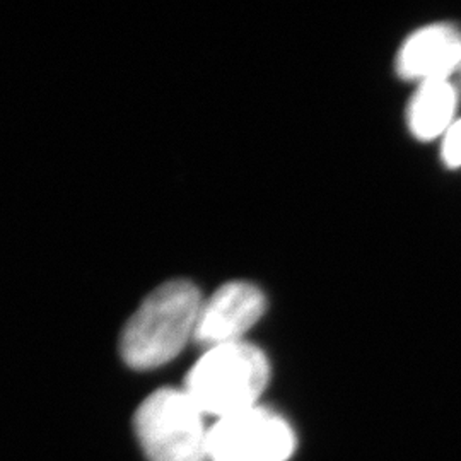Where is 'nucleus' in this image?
<instances>
[{"label": "nucleus", "mask_w": 461, "mask_h": 461, "mask_svg": "<svg viewBox=\"0 0 461 461\" xmlns=\"http://www.w3.org/2000/svg\"><path fill=\"white\" fill-rule=\"evenodd\" d=\"M272 367L264 350L248 342L207 348L192 367L185 392L203 415L222 419L258 405Z\"/></svg>", "instance_id": "nucleus-2"}, {"label": "nucleus", "mask_w": 461, "mask_h": 461, "mask_svg": "<svg viewBox=\"0 0 461 461\" xmlns=\"http://www.w3.org/2000/svg\"><path fill=\"white\" fill-rule=\"evenodd\" d=\"M296 446L293 426L262 405L217 419L209 429V461H289Z\"/></svg>", "instance_id": "nucleus-4"}, {"label": "nucleus", "mask_w": 461, "mask_h": 461, "mask_svg": "<svg viewBox=\"0 0 461 461\" xmlns=\"http://www.w3.org/2000/svg\"><path fill=\"white\" fill-rule=\"evenodd\" d=\"M267 312L264 291L247 280H232L221 285L202 303L195 342L205 348L243 342Z\"/></svg>", "instance_id": "nucleus-5"}, {"label": "nucleus", "mask_w": 461, "mask_h": 461, "mask_svg": "<svg viewBox=\"0 0 461 461\" xmlns=\"http://www.w3.org/2000/svg\"><path fill=\"white\" fill-rule=\"evenodd\" d=\"M135 432L149 461H209L203 412L185 390H159L135 413Z\"/></svg>", "instance_id": "nucleus-3"}, {"label": "nucleus", "mask_w": 461, "mask_h": 461, "mask_svg": "<svg viewBox=\"0 0 461 461\" xmlns=\"http://www.w3.org/2000/svg\"><path fill=\"white\" fill-rule=\"evenodd\" d=\"M458 91L449 81H430L417 86L407 108V125L415 139L434 140L456 122Z\"/></svg>", "instance_id": "nucleus-7"}, {"label": "nucleus", "mask_w": 461, "mask_h": 461, "mask_svg": "<svg viewBox=\"0 0 461 461\" xmlns=\"http://www.w3.org/2000/svg\"><path fill=\"white\" fill-rule=\"evenodd\" d=\"M441 156L443 163L447 167H461V118H458L443 135Z\"/></svg>", "instance_id": "nucleus-8"}, {"label": "nucleus", "mask_w": 461, "mask_h": 461, "mask_svg": "<svg viewBox=\"0 0 461 461\" xmlns=\"http://www.w3.org/2000/svg\"><path fill=\"white\" fill-rule=\"evenodd\" d=\"M461 70V30L436 23L413 32L396 55V72L413 83L449 81Z\"/></svg>", "instance_id": "nucleus-6"}, {"label": "nucleus", "mask_w": 461, "mask_h": 461, "mask_svg": "<svg viewBox=\"0 0 461 461\" xmlns=\"http://www.w3.org/2000/svg\"><path fill=\"white\" fill-rule=\"evenodd\" d=\"M460 77H461V70H460Z\"/></svg>", "instance_id": "nucleus-9"}, {"label": "nucleus", "mask_w": 461, "mask_h": 461, "mask_svg": "<svg viewBox=\"0 0 461 461\" xmlns=\"http://www.w3.org/2000/svg\"><path fill=\"white\" fill-rule=\"evenodd\" d=\"M202 294L188 280H169L149 294L120 337L123 361L133 369H154L175 359L195 339Z\"/></svg>", "instance_id": "nucleus-1"}]
</instances>
